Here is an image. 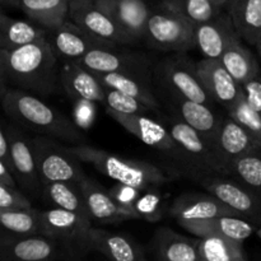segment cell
<instances>
[{"label": "cell", "instance_id": "18", "mask_svg": "<svg viewBox=\"0 0 261 261\" xmlns=\"http://www.w3.org/2000/svg\"><path fill=\"white\" fill-rule=\"evenodd\" d=\"M170 216L173 217L178 224L182 222L203 221V219L216 218L221 216L244 218L239 212L229 208L211 193H185L177 196L170 206Z\"/></svg>", "mask_w": 261, "mask_h": 261}, {"label": "cell", "instance_id": "15", "mask_svg": "<svg viewBox=\"0 0 261 261\" xmlns=\"http://www.w3.org/2000/svg\"><path fill=\"white\" fill-rule=\"evenodd\" d=\"M61 249L45 234L18 236L4 232L0 240L2 261H45L63 257Z\"/></svg>", "mask_w": 261, "mask_h": 261}, {"label": "cell", "instance_id": "42", "mask_svg": "<svg viewBox=\"0 0 261 261\" xmlns=\"http://www.w3.org/2000/svg\"><path fill=\"white\" fill-rule=\"evenodd\" d=\"M74 121L81 129H88L96 116V102L88 99H73Z\"/></svg>", "mask_w": 261, "mask_h": 261}, {"label": "cell", "instance_id": "10", "mask_svg": "<svg viewBox=\"0 0 261 261\" xmlns=\"http://www.w3.org/2000/svg\"><path fill=\"white\" fill-rule=\"evenodd\" d=\"M199 184L208 193L239 212L244 218L261 226V194L245 184L228 180L224 175H200Z\"/></svg>", "mask_w": 261, "mask_h": 261}, {"label": "cell", "instance_id": "31", "mask_svg": "<svg viewBox=\"0 0 261 261\" xmlns=\"http://www.w3.org/2000/svg\"><path fill=\"white\" fill-rule=\"evenodd\" d=\"M42 198L54 208L65 209L86 218L93 219L88 211L83 193L76 182L59 181L46 184L42 188Z\"/></svg>", "mask_w": 261, "mask_h": 261}, {"label": "cell", "instance_id": "1", "mask_svg": "<svg viewBox=\"0 0 261 261\" xmlns=\"http://www.w3.org/2000/svg\"><path fill=\"white\" fill-rule=\"evenodd\" d=\"M59 61L48 38L14 50L0 48L2 84L40 97L51 96L60 83Z\"/></svg>", "mask_w": 261, "mask_h": 261}, {"label": "cell", "instance_id": "33", "mask_svg": "<svg viewBox=\"0 0 261 261\" xmlns=\"http://www.w3.org/2000/svg\"><path fill=\"white\" fill-rule=\"evenodd\" d=\"M200 261H245L247 260L244 241L227 237H199Z\"/></svg>", "mask_w": 261, "mask_h": 261}, {"label": "cell", "instance_id": "22", "mask_svg": "<svg viewBox=\"0 0 261 261\" xmlns=\"http://www.w3.org/2000/svg\"><path fill=\"white\" fill-rule=\"evenodd\" d=\"M60 84L71 99L105 105V86L91 70L74 61H60Z\"/></svg>", "mask_w": 261, "mask_h": 261}, {"label": "cell", "instance_id": "49", "mask_svg": "<svg viewBox=\"0 0 261 261\" xmlns=\"http://www.w3.org/2000/svg\"><path fill=\"white\" fill-rule=\"evenodd\" d=\"M256 234H257V237H260V239H261V226L257 227V229H256Z\"/></svg>", "mask_w": 261, "mask_h": 261}, {"label": "cell", "instance_id": "6", "mask_svg": "<svg viewBox=\"0 0 261 261\" xmlns=\"http://www.w3.org/2000/svg\"><path fill=\"white\" fill-rule=\"evenodd\" d=\"M196 25L188 18L163 7L152 10L144 41L149 48L165 53H186L196 48Z\"/></svg>", "mask_w": 261, "mask_h": 261}, {"label": "cell", "instance_id": "8", "mask_svg": "<svg viewBox=\"0 0 261 261\" xmlns=\"http://www.w3.org/2000/svg\"><path fill=\"white\" fill-rule=\"evenodd\" d=\"M106 112L122 129L137 137L140 142L149 145V147L155 148L158 152L163 153L166 157L171 158V160L176 161L177 163H181L186 168L191 170L188 158L184 154L181 148L178 147L176 140L173 139L172 134L167 126L145 116V115L122 114V112H117L110 109H106Z\"/></svg>", "mask_w": 261, "mask_h": 261}, {"label": "cell", "instance_id": "45", "mask_svg": "<svg viewBox=\"0 0 261 261\" xmlns=\"http://www.w3.org/2000/svg\"><path fill=\"white\" fill-rule=\"evenodd\" d=\"M0 184L13 186V188H19L14 171L4 162H0Z\"/></svg>", "mask_w": 261, "mask_h": 261}, {"label": "cell", "instance_id": "32", "mask_svg": "<svg viewBox=\"0 0 261 261\" xmlns=\"http://www.w3.org/2000/svg\"><path fill=\"white\" fill-rule=\"evenodd\" d=\"M221 61L241 86L260 76L259 63L251 50L242 43L241 37L236 38L228 46Z\"/></svg>", "mask_w": 261, "mask_h": 261}, {"label": "cell", "instance_id": "39", "mask_svg": "<svg viewBox=\"0 0 261 261\" xmlns=\"http://www.w3.org/2000/svg\"><path fill=\"white\" fill-rule=\"evenodd\" d=\"M139 218L149 223L160 222L165 216V204L163 198L157 189H148L143 190L139 199L135 204Z\"/></svg>", "mask_w": 261, "mask_h": 261}, {"label": "cell", "instance_id": "17", "mask_svg": "<svg viewBox=\"0 0 261 261\" xmlns=\"http://www.w3.org/2000/svg\"><path fill=\"white\" fill-rule=\"evenodd\" d=\"M261 150L255 138L232 117L222 121L216 140V153L223 168L224 176L231 175V167L239 158Z\"/></svg>", "mask_w": 261, "mask_h": 261}, {"label": "cell", "instance_id": "29", "mask_svg": "<svg viewBox=\"0 0 261 261\" xmlns=\"http://www.w3.org/2000/svg\"><path fill=\"white\" fill-rule=\"evenodd\" d=\"M226 9L242 40L256 45L261 35V0H229Z\"/></svg>", "mask_w": 261, "mask_h": 261}, {"label": "cell", "instance_id": "5", "mask_svg": "<svg viewBox=\"0 0 261 261\" xmlns=\"http://www.w3.org/2000/svg\"><path fill=\"white\" fill-rule=\"evenodd\" d=\"M155 79L161 88L170 94L171 99H190L211 105L213 99L199 78L196 63L185 53H173L155 65Z\"/></svg>", "mask_w": 261, "mask_h": 261}, {"label": "cell", "instance_id": "46", "mask_svg": "<svg viewBox=\"0 0 261 261\" xmlns=\"http://www.w3.org/2000/svg\"><path fill=\"white\" fill-rule=\"evenodd\" d=\"M2 2L3 9L8 8H18V0H0Z\"/></svg>", "mask_w": 261, "mask_h": 261}, {"label": "cell", "instance_id": "4", "mask_svg": "<svg viewBox=\"0 0 261 261\" xmlns=\"http://www.w3.org/2000/svg\"><path fill=\"white\" fill-rule=\"evenodd\" d=\"M92 219L53 208L42 211V234L53 239L70 259H82L93 251L91 245Z\"/></svg>", "mask_w": 261, "mask_h": 261}, {"label": "cell", "instance_id": "37", "mask_svg": "<svg viewBox=\"0 0 261 261\" xmlns=\"http://www.w3.org/2000/svg\"><path fill=\"white\" fill-rule=\"evenodd\" d=\"M227 114L244 126L261 145V116L250 106L246 94H242L241 98L227 111Z\"/></svg>", "mask_w": 261, "mask_h": 261}, {"label": "cell", "instance_id": "9", "mask_svg": "<svg viewBox=\"0 0 261 261\" xmlns=\"http://www.w3.org/2000/svg\"><path fill=\"white\" fill-rule=\"evenodd\" d=\"M168 130L188 158L191 171L200 175H224L216 149L211 143L181 117L168 119Z\"/></svg>", "mask_w": 261, "mask_h": 261}, {"label": "cell", "instance_id": "14", "mask_svg": "<svg viewBox=\"0 0 261 261\" xmlns=\"http://www.w3.org/2000/svg\"><path fill=\"white\" fill-rule=\"evenodd\" d=\"M50 42L60 61H74L78 63L82 58L92 50L102 47L120 46L107 42L84 31L70 19H66L63 24L53 31H48Z\"/></svg>", "mask_w": 261, "mask_h": 261}, {"label": "cell", "instance_id": "26", "mask_svg": "<svg viewBox=\"0 0 261 261\" xmlns=\"http://www.w3.org/2000/svg\"><path fill=\"white\" fill-rule=\"evenodd\" d=\"M172 101L176 103L177 116L198 130L216 149V140L223 117H219L213 111L211 105L190 101V99H172Z\"/></svg>", "mask_w": 261, "mask_h": 261}, {"label": "cell", "instance_id": "7", "mask_svg": "<svg viewBox=\"0 0 261 261\" xmlns=\"http://www.w3.org/2000/svg\"><path fill=\"white\" fill-rule=\"evenodd\" d=\"M32 145L42 185L59 181L78 184L86 176L82 161L54 138L38 134L32 138Z\"/></svg>", "mask_w": 261, "mask_h": 261}, {"label": "cell", "instance_id": "35", "mask_svg": "<svg viewBox=\"0 0 261 261\" xmlns=\"http://www.w3.org/2000/svg\"><path fill=\"white\" fill-rule=\"evenodd\" d=\"M161 4L188 18L195 25L214 19L226 9L213 0H162Z\"/></svg>", "mask_w": 261, "mask_h": 261}, {"label": "cell", "instance_id": "20", "mask_svg": "<svg viewBox=\"0 0 261 261\" xmlns=\"http://www.w3.org/2000/svg\"><path fill=\"white\" fill-rule=\"evenodd\" d=\"M239 37L241 36L237 32L227 10L222 12L214 19L201 23L195 28L196 48L204 58L221 59L228 46Z\"/></svg>", "mask_w": 261, "mask_h": 261}, {"label": "cell", "instance_id": "12", "mask_svg": "<svg viewBox=\"0 0 261 261\" xmlns=\"http://www.w3.org/2000/svg\"><path fill=\"white\" fill-rule=\"evenodd\" d=\"M69 19L94 37L120 46L133 45L129 36L96 0H69Z\"/></svg>", "mask_w": 261, "mask_h": 261}, {"label": "cell", "instance_id": "19", "mask_svg": "<svg viewBox=\"0 0 261 261\" xmlns=\"http://www.w3.org/2000/svg\"><path fill=\"white\" fill-rule=\"evenodd\" d=\"M119 27L129 36L133 45L144 40L152 8L145 0H96Z\"/></svg>", "mask_w": 261, "mask_h": 261}, {"label": "cell", "instance_id": "40", "mask_svg": "<svg viewBox=\"0 0 261 261\" xmlns=\"http://www.w3.org/2000/svg\"><path fill=\"white\" fill-rule=\"evenodd\" d=\"M32 208V203L20 188H13L0 184V209L19 211Z\"/></svg>", "mask_w": 261, "mask_h": 261}, {"label": "cell", "instance_id": "34", "mask_svg": "<svg viewBox=\"0 0 261 261\" xmlns=\"http://www.w3.org/2000/svg\"><path fill=\"white\" fill-rule=\"evenodd\" d=\"M0 224L7 233L28 236L42 234V211L38 209H19V211H2Z\"/></svg>", "mask_w": 261, "mask_h": 261}, {"label": "cell", "instance_id": "36", "mask_svg": "<svg viewBox=\"0 0 261 261\" xmlns=\"http://www.w3.org/2000/svg\"><path fill=\"white\" fill-rule=\"evenodd\" d=\"M231 175L261 194V150L242 155L231 167Z\"/></svg>", "mask_w": 261, "mask_h": 261}, {"label": "cell", "instance_id": "11", "mask_svg": "<svg viewBox=\"0 0 261 261\" xmlns=\"http://www.w3.org/2000/svg\"><path fill=\"white\" fill-rule=\"evenodd\" d=\"M93 73H127L153 75L150 56L138 51L122 50L121 46H111L92 50L78 61Z\"/></svg>", "mask_w": 261, "mask_h": 261}, {"label": "cell", "instance_id": "21", "mask_svg": "<svg viewBox=\"0 0 261 261\" xmlns=\"http://www.w3.org/2000/svg\"><path fill=\"white\" fill-rule=\"evenodd\" d=\"M78 185L86 199L89 213L96 221L103 223H119L127 219H139V216L135 212L120 205L109 190L87 175L79 181Z\"/></svg>", "mask_w": 261, "mask_h": 261}, {"label": "cell", "instance_id": "23", "mask_svg": "<svg viewBox=\"0 0 261 261\" xmlns=\"http://www.w3.org/2000/svg\"><path fill=\"white\" fill-rule=\"evenodd\" d=\"M180 226L196 237H209L219 236L227 239L245 241L249 239L254 232H256V227L250 223L249 219L233 216H221L216 218L203 219V221L182 222Z\"/></svg>", "mask_w": 261, "mask_h": 261}, {"label": "cell", "instance_id": "41", "mask_svg": "<svg viewBox=\"0 0 261 261\" xmlns=\"http://www.w3.org/2000/svg\"><path fill=\"white\" fill-rule=\"evenodd\" d=\"M109 191L112 195V198H114L120 205L129 209V211L135 212V213L138 214L137 209H135V204H137V200L139 199L143 190H139V189L134 188V186L126 185V184L116 182V185H114L111 189H109ZM138 216H139V214H138Z\"/></svg>", "mask_w": 261, "mask_h": 261}, {"label": "cell", "instance_id": "27", "mask_svg": "<svg viewBox=\"0 0 261 261\" xmlns=\"http://www.w3.org/2000/svg\"><path fill=\"white\" fill-rule=\"evenodd\" d=\"M94 75L109 88L117 89L127 96L134 97L153 110H158L160 107L152 88V76L127 73H94Z\"/></svg>", "mask_w": 261, "mask_h": 261}, {"label": "cell", "instance_id": "25", "mask_svg": "<svg viewBox=\"0 0 261 261\" xmlns=\"http://www.w3.org/2000/svg\"><path fill=\"white\" fill-rule=\"evenodd\" d=\"M152 247L158 260L200 261L199 239L182 236L168 227H161L155 231L152 239Z\"/></svg>", "mask_w": 261, "mask_h": 261}, {"label": "cell", "instance_id": "43", "mask_svg": "<svg viewBox=\"0 0 261 261\" xmlns=\"http://www.w3.org/2000/svg\"><path fill=\"white\" fill-rule=\"evenodd\" d=\"M245 94L250 106L261 116V75L244 84Z\"/></svg>", "mask_w": 261, "mask_h": 261}, {"label": "cell", "instance_id": "38", "mask_svg": "<svg viewBox=\"0 0 261 261\" xmlns=\"http://www.w3.org/2000/svg\"><path fill=\"white\" fill-rule=\"evenodd\" d=\"M105 105L106 109L114 110V111L122 112V114H139L145 115L148 112L153 111L152 107L147 106L145 103L140 102L139 99L130 97L127 94L122 93V92L117 91V89L109 88L105 86Z\"/></svg>", "mask_w": 261, "mask_h": 261}, {"label": "cell", "instance_id": "3", "mask_svg": "<svg viewBox=\"0 0 261 261\" xmlns=\"http://www.w3.org/2000/svg\"><path fill=\"white\" fill-rule=\"evenodd\" d=\"M69 149L82 162L93 166L99 173L139 190L157 189L171 181L170 176L162 168L145 161L120 157L88 144L70 145Z\"/></svg>", "mask_w": 261, "mask_h": 261}, {"label": "cell", "instance_id": "47", "mask_svg": "<svg viewBox=\"0 0 261 261\" xmlns=\"http://www.w3.org/2000/svg\"><path fill=\"white\" fill-rule=\"evenodd\" d=\"M213 2H214V3H217V4L222 5V7H223V8H226L227 5H228L229 0H213Z\"/></svg>", "mask_w": 261, "mask_h": 261}, {"label": "cell", "instance_id": "13", "mask_svg": "<svg viewBox=\"0 0 261 261\" xmlns=\"http://www.w3.org/2000/svg\"><path fill=\"white\" fill-rule=\"evenodd\" d=\"M8 125V124H7ZM12 144V162L18 185L31 198L42 195V181L36 165L32 138L27 137L17 124L8 125Z\"/></svg>", "mask_w": 261, "mask_h": 261}, {"label": "cell", "instance_id": "44", "mask_svg": "<svg viewBox=\"0 0 261 261\" xmlns=\"http://www.w3.org/2000/svg\"><path fill=\"white\" fill-rule=\"evenodd\" d=\"M0 162L7 163V165L14 171L12 162V144H10L8 125L5 124V122H3L2 132H0Z\"/></svg>", "mask_w": 261, "mask_h": 261}, {"label": "cell", "instance_id": "28", "mask_svg": "<svg viewBox=\"0 0 261 261\" xmlns=\"http://www.w3.org/2000/svg\"><path fill=\"white\" fill-rule=\"evenodd\" d=\"M47 36L48 31L36 23L14 19L5 13L0 15V48L14 50L45 40Z\"/></svg>", "mask_w": 261, "mask_h": 261}, {"label": "cell", "instance_id": "48", "mask_svg": "<svg viewBox=\"0 0 261 261\" xmlns=\"http://www.w3.org/2000/svg\"><path fill=\"white\" fill-rule=\"evenodd\" d=\"M255 47L257 48V53H259V55H260V58H261V35H260L259 40H257L256 45H255Z\"/></svg>", "mask_w": 261, "mask_h": 261}, {"label": "cell", "instance_id": "2", "mask_svg": "<svg viewBox=\"0 0 261 261\" xmlns=\"http://www.w3.org/2000/svg\"><path fill=\"white\" fill-rule=\"evenodd\" d=\"M0 98L3 111L14 124L70 145L86 144V138L75 121L40 96L2 84Z\"/></svg>", "mask_w": 261, "mask_h": 261}, {"label": "cell", "instance_id": "16", "mask_svg": "<svg viewBox=\"0 0 261 261\" xmlns=\"http://www.w3.org/2000/svg\"><path fill=\"white\" fill-rule=\"evenodd\" d=\"M199 78L214 102L228 111L245 93L244 87L231 75L221 59L204 58L196 63Z\"/></svg>", "mask_w": 261, "mask_h": 261}, {"label": "cell", "instance_id": "24", "mask_svg": "<svg viewBox=\"0 0 261 261\" xmlns=\"http://www.w3.org/2000/svg\"><path fill=\"white\" fill-rule=\"evenodd\" d=\"M92 250L115 261H144L145 251L134 239L124 233L105 231L101 228L91 229Z\"/></svg>", "mask_w": 261, "mask_h": 261}, {"label": "cell", "instance_id": "30", "mask_svg": "<svg viewBox=\"0 0 261 261\" xmlns=\"http://www.w3.org/2000/svg\"><path fill=\"white\" fill-rule=\"evenodd\" d=\"M18 8L33 23L47 31L69 19V0H18Z\"/></svg>", "mask_w": 261, "mask_h": 261}]
</instances>
